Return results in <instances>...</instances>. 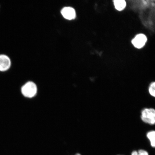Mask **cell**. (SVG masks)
Returning <instances> with one entry per match:
<instances>
[{
	"mask_svg": "<svg viewBox=\"0 0 155 155\" xmlns=\"http://www.w3.org/2000/svg\"><path fill=\"white\" fill-rule=\"evenodd\" d=\"M141 118L144 123L151 125L155 124V110L145 108L141 112Z\"/></svg>",
	"mask_w": 155,
	"mask_h": 155,
	"instance_id": "6da1fadb",
	"label": "cell"
},
{
	"mask_svg": "<svg viewBox=\"0 0 155 155\" xmlns=\"http://www.w3.org/2000/svg\"><path fill=\"white\" fill-rule=\"evenodd\" d=\"M37 92V88L35 84L32 82H27L22 87L21 92L24 96L28 98H32L35 95Z\"/></svg>",
	"mask_w": 155,
	"mask_h": 155,
	"instance_id": "7a4b0ae2",
	"label": "cell"
},
{
	"mask_svg": "<svg viewBox=\"0 0 155 155\" xmlns=\"http://www.w3.org/2000/svg\"><path fill=\"white\" fill-rule=\"evenodd\" d=\"M147 38L146 36L143 34H139L136 36L132 41L134 46L136 48L140 49L144 47L146 43Z\"/></svg>",
	"mask_w": 155,
	"mask_h": 155,
	"instance_id": "3957f363",
	"label": "cell"
},
{
	"mask_svg": "<svg viewBox=\"0 0 155 155\" xmlns=\"http://www.w3.org/2000/svg\"><path fill=\"white\" fill-rule=\"evenodd\" d=\"M11 64V60L8 56L5 54L0 55V71L4 72L8 70Z\"/></svg>",
	"mask_w": 155,
	"mask_h": 155,
	"instance_id": "277c9868",
	"label": "cell"
},
{
	"mask_svg": "<svg viewBox=\"0 0 155 155\" xmlns=\"http://www.w3.org/2000/svg\"><path fill=\"white\" fill-rule=\"evenodd\" d=\"M61 14L66 19L71 20L76 16V13L74 9L71 7H65L61 10Z\"/></svg>",
	"mask_w": 155,
	"mask_h": 155,
	"instance_id": "5b68a950",
	"label": "cell"
},
{
	"mask_svg": "<svg viewBox=\"0 0 155 155\" xmlns=\"http://www.w3.org/2000/svg\"><path fill=\"white\" fill-rule=\"evenodd\" d=\"M115 8L119 11H123L125 8L127 3L124 0H115L114 1Z\"/></svg>",
	"mask_w": 155,
	"mask_h": 155,
	"instance_id": "8992f818",
	"label": "cell"
},
{
	"mask_svg": "<svg viewBox=\"0 0 155 155\" xmlns=\"http://www.w3.org/2000/svg\"><path fill=\"white\" fill-rule=\"evenodd\" d=\"M147 137L150 141L151 147L155 148V130L149 131L147 134Z\"/></svg>",
	"mask_w": 155,
	"mask_h": 155,
	"instance_id": "52a82bcc",
	"label": "cell"
},
{
	"mask_svg": "<svg viewBox=\"0 0 155 155\" xmlns=\"http://www.w3.org/2000/svg\"><path fill=\"white\" fill-rule=\"evenodd\" d=\"M148 91L151 96L155 98V82L150 83Z\"/></svg>",
	"mask_w": 155,
	"mask_h": 155,
	"instance_id": "ba28073f",
	"label": "cell"
},
{
	"mask_svg": "<svg viewBox=\"0 0 155 155\" xmlns=\"http://www.w3.org/2000/svg\"><path fill=\"white\" fill-rule=\"evenodd\" d=\"M139 155H149L147 151L144 150H137Z\"/></svg>",
	"mask_w": 155,
	"mask_h": 155,
	"instance_id": "9c48e42d",
	"label": "cell"
},
{
	"mask_svg": "<svg viewBox=\"0 0 155 155\" xmlns=\"http://www.w3.org/2000/svg\"><path fill=\"white\" fill-rule=\"evenodd\" d=\"M131 155H139L137 151L134 150L131 153Z\"/></svg>",
	"mask_w": 155,
	"mask_h": 155,
	"instance_id": "30bf717a",
	"label": "cell"
},
{
	"mask_svg": "<svg viewBox=\"0 0 155 155\" xmlns=\"http://www.w3.org/2000/svg\"><path fill=\"white\" fill-rule=\"evenodd\" d=\"M74 155H81L80 154H79V153H77Z\"/></svg>",
	"mask_w": 155,
	"mask_h": 155,
	"instance_id": "8fae6325",
	"label": "cell"
},
{
	"mask_svg": "<svg viewBox=\"0 0 155 155\" xmlns=\"http://www.w3.org/2000/svg\"></svg>",
	"mask_w": 155,
	"mask_h": 155,
	"instance_id": "7c38bea8",
	"label": "cell"
}]
</instances>
